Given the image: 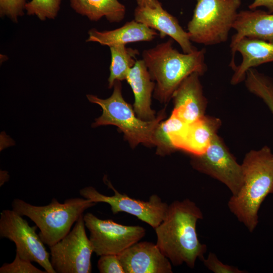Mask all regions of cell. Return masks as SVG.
<instances>
[{
	"mask_svg": "<svg viewBox=\"0 0 273 273\" xmlns=\"http://www.w3.org/2000/svg\"><path fill=\"white\" fill-rule=\"evenodd\" d=\"M206 50L181 53L173 47L172 39L144 50V61L151 79L155 81L154 97L162 103H168L183 81L193 73L203 75L207 67Z\"/></svg>",
	"mask_w": 273,
	"mask_h": 273,
	"instance_id": "3957f363",
	"label": "cell"
},
{
	"mask_svg": "<svg viewBox=\"0 0 273 273\" xmlns=\"http://www.w3.org/2000/svg\"><path fill=\"white\" fill-rule=\"evenodd\" d=\"M203 218L200 208L189 199L168 205L164 218L155 229L156 244L173 265L185 263L193 268L198 258H204L207 246L200 242L196 231L197 221Z\"/></svg>",
	"mask_w": 273,
	"mask_h": 273,
	"instance_id": "6da1fadb",
	"label": "cell"
},
{
	"mask_svg": "<svg viewBox=\"0 0 273 273\" xmlns=\"http://www.w3.org/2000/svg\"><path fill=\"white\" fill-rule=\"evenodd\" d=\"M110 50L111 61L108 82V87L111 88L116 81L126 80L129 71L138 60L136 56L139 52L136 49L127 48L123 44L110 47Z\"/></svg>",
	"mask_w": 273,
	"mask_h": 273,
	"instance_id": "7402d4cb",
	"label": "cell"
},
{
	"mask_svg": "<svg viewBox=\"0 0 273 273\" xmlns=\"http://www.w3.org/2000/svg\"><path fill=\"white\" fill-rule=\"evenodd\" d=\"M221 125L216 117L204 115L188 124L187 129L176 145V150H180L192 155L204 153L217 135Z\"/></svg>",
	"mask_w": 273,
	"mask_h": 273,
	"instance_id": "ac0fdd59",
	"label": "cell"
},
{
	"mask_svg": "<svg viewBox=\"0 0 273 273\" xmlns=\"http://www.w3.org/2000/svg\"><path fill=\"white\" fill-rule=\"evenodd\" d=\"M230 66L234 70L231 83L236 85L244 81L250 68L273 62V42L244 37L231 51Z\"/></svg>",
	"mask_w": 273,
	"mask_h": 273,
	"instance_id": "5bb4252c",
	"label": "cell"
},
{
	"mask_svg": "<svg viewBox=\"0 0 273 273\" xmlns=\"http://www.w3.org/2000/svg\"><path fill=\"white\" fill-rule=\"evenodd\" d=\"M83 218L94 252L97 256L119 255L146 234L142 226L125 225L111 219H101L90 212L83 215Z\"/></svg>",
	"mask_w": 273,
	"mask_h": 273,
	"instance_id": "30bf717a",
	"label": "cell"
},
{
	"mask_svg": "<svg viewBox=\"0 0 273 273\" xmlns=\"http://www.w3.org/2000/svg\"><path fill=\"white\" fill-rule=\"evenodd\" d=\"M137 6L140 7L148 6L155 7L160 2L158 0H135Z\"/></svg>",
	"mask_w": 273,
	"mask_h": 273,
	"instance_id": "f546056e",
	"label": "cell"
},
{
	"mask_svg": "<svg viewBox=\"0 0 273 273\" xmlns=\"http://www.w3.org/2000/svg\"><path fill=\"white\" fill-rule=\"evenodd\" d=\"M96 204L84 198H69L61 203L54 198L47 205L35 206L17 198L13 200L12 207L34 222L40 238L50 247L65 237L85 210Z\"/></svg>",
	"mask_w": 273,
	"mask_h": 273,
	"instance_id": "277c9868",
	"label": "cell"
},
{
	"mask_svg": "<svg viewBox=\"0 0 273 273\" xmlns=\"http://www.w3.org/2000/svg\"><path fill=\"white\" fill-rule=\"evenodd\" d=\"M86 42H95L109 47L138 41H150L159 33L134 19L112 30L99 31L93 28L88 32Z\"/></svg>",
	"mask_w": 273,
	"mask_h": 273,
	"instance_id": "d6986e66",
	"label": "cell"
},
{
	"mask_svg": "<svg viewBox=\"0 0 273 273\" xmlns=\"http://www.w3.org/2000/svg\"><path fill=\"white\" fill-rule=\"evenodd\" d=\"M126 80L130 86L134 97L133 105L136 116L142 120L154 119L155 111L151 109V98L154 90L155 82L151 79L144 62L137 60L129 71Z\"/></svg>",
	"mask_w": 273,
	"mask_h": 273,
	"instance_id": "e0dca14e",
	"label": "cell"
},
{
	"mask_svg": "<svg viewBox=\"0 0 273 273\" xmlns=\"http://www.w3.org/2000/svg\"><path fill=\"white\" fill-rule=\"evenodd\" d=\"M233 29L236 33L232 37L231 51L244 37L273 42V13L257 9L241 11Z\"/></svg>",
	"mask_w": 273,
	"mask_h": 273,
	"instance_id": "2e32d148",
	"label": "cell"
},
{
	"mask_svg": "<svg viewBox=\"0 0 273 273\" xmlns=\"http://www.w3.org/2000/svg\"><path fill=\"white\" fill-rule=\"evenodd\" d=\"M188 124L172 112L168 119L160 122L154 133L156 154L164 156L176 151V144Z\"/></svg>",
	"mask_w": 273,
	"mask_h": 273,
	"instance_id": "44dd1931",
	"label": "cell"
},
{
	"mask_svg": "<svg viewBox=\"0 0 273 273\" xmlns=\"http://www.w3.org/2000/svg\"><path fill=\"white\" fill-rule=\"evenodd\" d=\"M244 81L247 89L261 99L273 114V78L250 68L246 72Z\"/></svg>",
	"mask_w": 273,
	"mask_h": 273,
	"instance_id": "603a6c76",
	"label": "cell"
},
{
	"mask_svg": "<svg viewBox=\"0 0 273 273\" xmlns=\"http://www.w3.org/2000/svg\"><path fill=\"white\" fill-rule=\"evenodd\" d=\"M25 0H0L1 17L7 16L15 22L24 14Z\"/></svg>",
	"mask_w": 273,
	"mask_h": 273,
	"instance_id": "484cf974",
	"label": "cell"
},
{
	"mask_svg": "<svg viewBox=\"0 0 273 273\" xmlns=\"http://www.w3.org/2000/svg\"><path fill=\"white\" fill-rule=\"evenodd\" d=\"M202 260L205 266L210 270L215 273H243L246 272L236 267L224 264L212 252L209 253L207 257Z\"/></svg>",
	"mask_w": 273,
	"mask_h": 273,
	"instance_id": "83f0119b",
	"label": "cell"
},
{
	"mask_svg": "<svg viewBox=\"0 0 273 273\" xmlns=\"http://www.w3.org/2000/svg\"><path fill=\"white\" fill-rule=\"evenodd\" d=\"M243 180L239 192L230 198V211L252 232L258 223V211L265 198L273 194V153L264 146L248 152L241 164Z\"/></svg>",
	"mask_w": 273,
	"mask_h": 273,
	"instance_id": "7a4b0ae2",
	"label": "cell"
},
{
	"mask_svg": "<svg viewBox=\"0 0 273 273\" xmlns=\"http://www.w3.org/2000/svg\"><path fill=\"white\" fill-rule=\"evenodd\" d=\"M241 0H197L187 32L191 41L211 46L228 39Z\"/></svg>",
	"mask_w": 273,
	"mask_h": 273,
	"instance_id": "8992f818",
	"label": "cell"
},
{
	"mask_svg": "<svg viewBox=\"0 0 273 273\" xmlns=\"http://www.w3.org/2000/svg\"><path fill=\"white\" fill-rule=\"evenodd\" d=\"M259 7H264L268 12L273 13V0H253L248 6L250 10L257 9Z\"/></svg>",
	"mask_w": 273,
	"mask_h": 273,
	"instance_id": "f1b7e54d",
	"label": "cell"
},
{
	"mask_svg": "<svg viewBox=\"0 0 273 273\" xmlns=\"http://www.w3.org/2000/svg\"><path fill=\"white\" fill-rule=\"evenodd\" d=\"M118 255L125 273H172L170 260L156 244L138 242Z\"/></svg>",
	"mask_w": 273,
	"mask_h": 273,
	"instance_id": "7c38bea8",
	"label": "cell"
},
{
	"mask_svg": "<svg viewBox=\"0 0 273 273\" xmlns=\"http://www.w3.org/2000/svg\"><path fill=\"white\" fill-rule=\"evenodd\" d=\"M198 73H193L185 78L174 92L172 113L188 124L205 115L207 101Z\"/></svg>",
	"mask_w": 273,
	"mask_h": 273,
	"instance_id": "9a60e30c",
	"label": "cell"
},
{
	"mask_svg": "<svg viewBox=\"0 0 273 273\" xmlns=\"http://www.w3.org/2000/svg\"><path fill=\"white\" fill-rule=\"evenodd\" d=\"M98 268L100 273H125L118 255L115 254L100 256Z\"/></svg>",
	"mask_w": 273,
	"mask_h": 273,
	"instance_id": "4316f807",
	"label": "cell"
},
{
	"mask_svg": "<svg viewBox=\"0 0 273 273\" xmlns=\"http://www.w3.org/2000/svg\"><path fill=\"white\" fill-rule=\"evenodd\" d=\"M37 226H30L22 216L12 210L1 212L0 237L14 242L16 254L22 258L35 262L47 273H56L50 261V253L36 233Z\"/></svg>",
	"mask_w": 273,
	"mask_h": 273,
	"instance_id": "52a82bcc",
	"label": "cell"
},
{
	"mask_svg": "<svg viewBox=\"0 0 273 273\" xmlns=\"http://www.w3.org/2000/svg\"><path fill=\"white\" fill-rule=\"evenodd\" d=\"M113 87L111 96L106 99L93 95H86L89 102L99 105L102 109V115L95 119L92 127L107 125L117 126L132 148L140 144L155 146L154 133L165 117L164 110L152 120H142L136 116L133 108L123 98L121 81H116Z\"/></svg>",
	"mask_w": 273,
	"mask_h": 273,
	"instance_id": "5b68a950",
	"label": "cell"
},
{
	"mask_svg": "<svg viewBox=\"0 0 273 273\" xmlns=\"http://www.w3.org/2000/svg\"><path fill=\"white\" fill-rule=\"evenodd\" d=\"M62 0H31L26 3L28 15H35L39 19H54L57 16Z\"/></svg>",
	"mask_w": 273,
	"mask_h": 273,
	"instance_id": "cb8c5ba5",
	"label": "cell"
},
{
	"mask_svg": "<svg viewBox=\"0 0 273 273\" xmlns=\"http://www.w3.org/2000/svg\"><path fill=\"white\" fill-rule=\"evenodd\" d=\"M134 20L159 32L161 38L169 36L178 43L184 53L197 50L192 44L188 32L180 25L177 18L165 10L159 2L155 7L138 6Z\"/></svg>",
	"mask_w": 273,
	"mask_h": 273,
	"instance_id": "4fadbf2b",
	"label": "cell"
},
{
	"mask_svg": "<svg viewBox=\"0 0 273 273\" xmlns=\"http://www.w3.org/2000/svg\"><path fill=\"white\" fill-rule=\"evenodd\" d=\"M77 13L93 21L105 17L110 23H119L125 17V6L119 0H70Z\"/></svg>",
	"mask_w": 273,
	"mask_h": 273,
	"instance_id": "ffe728a7",
	"label": "cell"
},
{
	"mask_svg": "<svg viewBox=\"0 0 273 273\" xmlns=\"http://www.w3.org/2000/svg\"><path fill=\"white\" fill-rule=\"evenodd\" d=\"M104 181L113 191V195H103L92 186L81 189L80 195L83 198L97 203L103 202L109 204L113 214L119 212L127 213L147 223L154 229L164 218L169 205L163 202L157 195H152L147 201L134 199L125 194L119 193L106 177H104Z\"/></svg>",
	"mask_w": 273,
	"mask_h": 273,
	"instance_id": "9c48e42d",
	"label": "cell"
},
{
	"mask_svg": "<svg viewBox=\"0 0 273 273\" xmlns=\"http://www.w3.org/2000/svg\"><path fill=\"white\" fill-rule=\"evenodd\" d=\"M1 273H47L36 267L31 261L21 258L16 253L11 263H5L0 268Z\"/></svg>",
	"mask_w": 273,
	"mask_h": 273,
	"instance_id": "d4e9b609",
	"label": "cell"
},
{
	"mask_svg": "<svg viewBox=\"0 0 273 273\" xmlns=\"http://www.w3.org/2000/svg\"><path fill=\"white\" fill-rule=\"evenodd\" d=\"M191 164L194 169L223 183L232 195H236L242 185V165L218 135L204 153L192 155Z\"/></svg>",
	"mask_w": 273,
	"mask_h": 273,
	"instance_id": "8fae6325",
	"label": "cell"
},
{
	"mask_svg": "<svg viewBox=\"0 0 273 273\" xmlns=\"http://www.w3.org/2000/svg\"><path fill=\"white\" fill-rule=\"evenodd\" d=\"M85 227L83 214L65 237L49 247L51 263L56 272H92L94 250Z\"/></svg>",
	"mask_w": 273,
	"mask_h": 273,
	"instance_id": "ba28073f",
	"label": "cell"
}]
</instances>
